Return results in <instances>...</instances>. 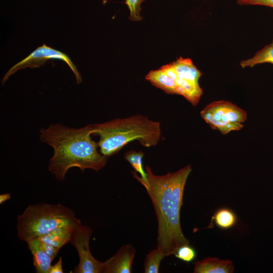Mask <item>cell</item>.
<instances>
[{"mask_svg": "<svg viewBox=\"0 0 273 273\" xmlns=\"http://www.w3.org/2000/svg\"><path fill=\"white\" fill-rule=\"evenodd\" d=\"M263 0H247L244 5H262Z\"/></svg>", "mask_w": 273, "mask_h": 273, "instance_id": "22", "label": "cell"}, {"mask_svg": "<svg viewBox=\"0 0 273 273\" xmlns=\"http://www.w3.org/2000/svg\"><path fill=\"white\" fill-rule=\"evenodd\" d=\"M94 130L91 124L80 128L52 124L41 128L40 141L54 150L48 169L57 179L63 180L72 167L98 171L106 165L108 157L98 151L97 142L91 138Z\"/></svg>", "mask_w": 273, "mask_h": 273, "instance_id": "2", "label": "cell"}, {"mask_svg": "<svg viewBox=\"0 0 273 273\" xmlns=\"http://www.w3.org/2000/svg\"><path fill=\"white\" fill-rule=\"evenodd\" d=\"M145 154L142 151L130 150L127 152L124 158L127 161L134 169V171H131L133 176L143 186L147 181V174L143 166V158Z\"/></svg>", "mask_w": 273, "mask_h": 273, "instance_id": "14", "label": "cell"}, {"mask_svg": "<svg viewBox=\"0 0 273 273\" xmlns=\"http://www.w3.org/2000/svg\"><path fill=\"white\" fill-rule=\"evenodd\" d=\"M173 255L178 259L187 262H192L196 257V250L189 244H185L179 247Z\"/></svg>", "mask_w": 273, "mask_h": 273, "instance_id": "18", "label": "cell"}, {"mask_svg": "<svg viewBox=\"0 0 273 273\" xmlns=\"http://www.w3.org/2000/svg\"><path fill=\"white\" fill-rule=\"evenodd\" d=\"M171 64L174 70L170 77L174 80L176 88L185 81L199 84L198 81L202 73L190 59L180 57Z\"/></svg>", "mask_w": 273, "mask_h": 273, "instance_id": "9", "label": "cell"}, {"mask_svg": "<svg viewBox=\"0 0 273 273\" xmlns=\"http://www.w3.org/2000/svg\"><path fill=\"white\" fill-rule=\"evenodd\" d=\"M51 60H60L65 62L75 75L77 83L80 84L82 82L81 76L76 66L67 54L43 44L12 66L3 78L2 84L4 85L12 75L20 70L28 67L38 68Z\"/></svg>", "mask_w": 273, "mask_h": 273, "instance_id": "7", "label": "cell"}, {"mask_svg": "<svg viewBox=\"0 0 273 273\" xmlns=\"http://www.w3.org/2000/svg\"><path fill=\"white\" fill-rule=\"evenodd\" d=\"M80 222V219H78L73 222L58 227L38 239L40 241L49 243L60 249L66 243L70 242L74 228Z\"/></svg>", "mask_w": 273, "mask_h": 273, "instance_id": "11", "label": "cell"}, {"mask_svg": "<svg viewBox=\"0 0 273 273\" xmlns=\"http://www.w3.org/2000/svg\"><path fill=\"white\" fill-rule=\"evenodd\" d=\"M38 240L41 249L53 260L58 255L60 249L49 243L40 241L39 239Z\"/></svg>", "mask_w": 273, "mask_h": 273, "instance_id": "20", "label": "cell"}, {"mask_svg": "<svg viewBox=\"0 0 273 273\" xmlns=\"http://www.w3.org/2000/svg\"><path fill=\"white\" fill-rule=\"evenodd\" d=\"M146 0H125L126 4L130 11L129 19L134 21H140L143 19L140 13L142 10L141 4Z\"/></svg>", "mask_w": 273, "mask_h": 273, "instance_id": "19", "label": "cell"}, {"mask_svg": "<svg viewBox=\"0 0 273 273\" xmlns=\"http://www.w3.org/2000/svg\"><path fill=\"white\" fill-rule=\"evenodd\" d=\"M271 44L273 45V40H272V42H271Z\"/></svg>", "mask_w": 273, "mask_h": 273, "instance_id": "26", "label": "cell"}, {"mask_svg": "<svg viewBox=\"0 0 273 273\" xmlns=\"http://www.w3.org/2000/svg\"><path fill=\"white\" fill-rule=\"evenodd\" d=\"M163 250L157 247L149 252L146 255L144 262L145 273H158L162 260L166 257Z\"/></svg>", "mask_w": 273, "mask_h": 273, "instance_id": "17", "label": "cell"}, {"mask_svg": "<svg viewBox=\"0 0 273 273\" xmlns=\"http://www.w3.org/2000/svg\"><path fill=\"white\" fill-rule=\"evenodd\" d=\"M92 230L89 226L78 223L74 228L70 243L76 249L79 263L72 272L102 273L103 262L95 258L89 249V240Z\"/></svg>", "mask_w": 273, "mask_h": 273, "instance_id": "6", "label": "cell"}, {"mask_svg": "<svg viewBox=\"0 0 273 273\" xmlns=\"http://www.w3.org/2000/svg\"><path fill=\"white\" fill-rule=\"evenodd\" d=\"M62 259L60 257L59 260L53 265H52L49 273H63Z\"/></svg>", "mask_w": 273, "mask_h": 273, "instance_id": "21", "label": "cell"}, {"mask_svg": "<svg viewBox=\"0 0 273 273\" xmlns=\"http://www.w3.org/2000/svg\"><path fill=\"white\" fill-rule=\"evenodd\" d=\"M11 198L10 193H6L0 195V204H2L5 201L8 200Z\"/></svg>", "mask_w": 273, "mask_h": 273, "instance_id": "23", "label": "cell"}, {"mask_svg": "<svg viewBox=\"0 0 273 273\" xmlns=\"http://www.w3.org/2000/svg\"><path fill=\"white\" fill-rule=\"evenodd\" d=\"M213 221L217 227L226 230L233 227L237 221L236 214L227 208L218 209L212 217Z\"/></svg>", "mask_w": 273, "mask_h": 273, "instance_id": "16", "label": "cell"}, {"mask_svg": "<svg viewBox=\"0 0 273 273\" xmlns=\"http://www.w3.org/2000/svg\"><path fill=\"white\" fill-rule=\"evenodd\" d=\"M190 165L173 173L155 175L147 165V183L143 186L153 205L158 220L157 247L166 256L173 255L180 246L190 244L181 229L180 213Z\"/></svg>", "mask_w": 273, "mask_h": 273, "instance_id": "1", "label": "cell"}, {"mask_svg": "<svg viewBox=\"0 0 273 273\" xmlns=\"http://www.w3.org/2000/svg\"><path fill=\"white\" fill-rule=\"evenodd\" d=\"M262 6L273 8V0H263Z\"/></svg>", "mask_w": 273, "mask_h": 273, "instance_id": "24", "label": "cell"}, {"mask_svg": "<svg viewBox=\"0 0 273 273\" xmlns=\"http://www.w3.org/2000/svg\"><path fill=\"white\" fill-rule=\"evenodd\" d=\"M93 134L99 136L100 152L108 157L119 152L130 142L138 141L142 146L157 145L161 138L160 123L140 114L94 124Z\"/></svg>", "mask_w": 273, "mask_h": 273, "instance_id": "3", "label": "cell"}, {"mask_svg": "<svg viewBox=\"0 0 273 273\" xmlns=\"http://www.w3.org/2000/svg\"><path fill=\"white\" fill-rule=\"evenodd\" d=\"M146 79L152 85L168 94H177L174 80L160 68L150 71L146 75Z\"/></svg>", "mask_w": 273, "mask_h": 273, "instance_id": "13", "label": "cell"}, {"mask_svg": "<svg viewBox=\"0 0 273 273\" xmlns=\"http://www.w3.org/2000/svg\"><path fill=\"white\" fill-rule=\"evenodd\" d=\"M234 265L229 260H221L215 257H207L196 261L194 273H232Z\"/></svg>", "mask_w": 273, "mask_h": 273, "instance_id": "10", "label": "cell"}, {"mask_svg": "<svg viewBox=\"0 0 273 273\" xmlns=\"http://www.w3.org/2000/svg\"><path fill=\"white\" fill-rule=\"evenodd\" d=\"M201 116L211 128L222 134L242 128L247 119L245 111L226 101L213 102L201 111Z\"/></svg>", "mask_w": 273, "mask_h": 273, "instance_id": "5", "label": "cell"}, {"mask_svg": "<svg viewBox=\"0 0 273 273\" xmlns=\"http://www.w3.org/2000/svg\"><path fill=\"white\" fill-rule=\"evenodd\" d=\"M26 243L32 255L33 263L36 272L49 273L53 259L41 249L38 238L30 240Z\"/></svg>", "mask_w": 273, "mask_h": 273, "instance_id": "12", "label": "cell"}, {"mask_svg": "<svg viewBox=\"0 0 273 273\" xmlns=\"http://www.w3.org/2000/svg\"><path fill=\"white\" fill-rule=\"evenodd\" d=\"M135 253L130 244L122 246L113 256L103 262L102 273H130Z\"/></svg>", "mask_w": 273, "mask_h": 273, "instance_id": "8", "label": "cell"}, {"mask_svg": "<svg viewBox=\"0 0 273 273\" xmlns=\"http://www.w3.org/2000/svg\"><path fill=\"white\" fill-rule=\"evenodd\" d=\"M247 0H237V3L241 5H244L245 3Z\"/></svg>", "mask_w": 273, "mask_h": 273, "instance_id": "25", "label": "cell"}, {"mask_svg": "<svg viewBox=\"0 0 273 273\" xmlns=\"http://www.w3.org/2000/svg\"><path fill=\"white\" fill-rule=\"evenodd\" d=\"M77 219L71 209L61 204L30 205L18 216L17 236L26 242Z\"/></svg>", "mask_w": 273, "mask_h": 273, "instance_id": "4", "label": "cell"}, {"mask_svg": "<svg viewBox=\"0 0 273 273\" xmlns=\"http://www.w3.org/2000/svg\"><path fill=\"white\" fill-rule=\"evenodd\" d=\"M265 63L273 64V45L271 43L257 52L253 57L241 61L242 68L253 66Z\"/></svg>", "mask_w": 273, "mask_h": 273, "instance_id": "15", "label": "cell"}]
</instances>
